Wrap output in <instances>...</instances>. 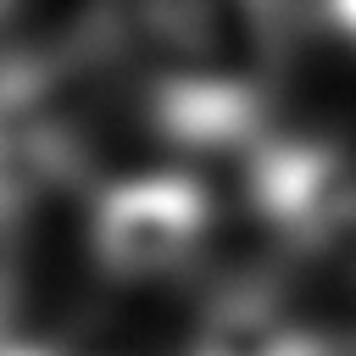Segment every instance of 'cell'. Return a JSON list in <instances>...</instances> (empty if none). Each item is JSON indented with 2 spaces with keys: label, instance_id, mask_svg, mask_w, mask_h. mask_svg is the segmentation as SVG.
Segmentation results:
<instances>
[{
  "label": "cell",
  "instance_id": "cell-1",
  "mask_svg": "<svg viewBox=\"0 0 356 356\" xmlns=\"http://www.w3.org/2000/svg\"><path fill=\"white\" fill-rule=\"evenodd\" d=\"M100 39L184 150L261 139L289 61V0H100Z\"/></svg>",
  "mask_w": 356,
  "mask_h": 356
},
{
  "label": "cell",
  "instance_id": "cell-3",
  "mask_svg": "<svg viewBox=\"0 0 356 356\" xmlns=\"http://www.w3.org/2000/svg\"><path fill=\"white\" fill-rule=\"evenodd\" d=\"M250 206L267 234L317 267L328 284L356 289V156L328 139H256Z\"/></svg>",
  "mask_w": 356,
  "mask_h": 356
},
{
  "label": "cell",
  "instance_id": "cell-6",
  "mask_svg": "<svg viewBox=\"0 0 356 356\" xmlns=\"http://www.w3.org/2000/svg\"><path fill=\"white\" fill-rule=\"evenodd\" d=\"M323 17H328V22L356 44V0H323Z\"/></svg>",
  "mask_w": 356,
  "mask_h": 356
},
{
  "label": "cell",
  "instance_id": "cell-4",
  "mask_svg": "<svg viewBox=\"0 0 356 356\" xmlns=\"http://www.w3.org/2000/svg\"><path fill=\"white\" fill-rule=\"evenodd\" d=\"M211 234V189L189 172H122L89 200V256L122 284L184 273Z\"/></svg>",
  "mask_w": 356,
  "mask_h": 356
},
{
  "label": "cell",
  "instance_id": "cell-5",
  "mask_svg": "<svg viewBox=\"0 0 356 356\" xmlns=\"http://www.w3.org/2000/svg\"><path fill=\"white\" fill-rule=\"evenodd\" d=\"M184 356H339V350L278 289H267V284H234V289H222L200 312Z\"/></svg>",
  "mask_w": 356,
  "mask_h": 356
},
{
  "label": "cell",
  "instance_id": "cell-2",
  "mask_svg": "<svg viewBox=\"0 0 356 356\" xmlns=\"http://www.w3.org/2000/svg\"><path fill=\"white\" fill-rule=\"evenodd\" d=\"M89 156L95 111L72 67L39 50L0 56V245L83 184Z\"/></svg>",
  "mask_w": 356,
  "mask_h": 356
}]
</instances>
